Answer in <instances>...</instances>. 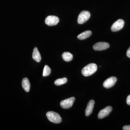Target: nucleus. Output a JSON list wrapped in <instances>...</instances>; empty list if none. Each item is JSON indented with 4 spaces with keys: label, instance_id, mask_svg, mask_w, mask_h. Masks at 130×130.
<instances>
[{
    "label": "nucleus",
    "instance_id": "1",
    "mask_svg": "<svg viewBox=\"0 0 130 130\" xmlns=\"http://www.w3.org/2000/svg\"><path fill=\"white\" fill-rule=\"evenodd\" d=\"M97 70V65L94 63H90L83 68L81 73L84 76L88 77L94 74Z\"/></svg>",
    "mask_w": 130,
    "mask_h": 130
},
{
    "label": "nucleus",
    "instance_id": "2",
    "mask_svg": "<svg viewBox=\"0 0 130 130\" xmlns=\"http://www.w3.org/2000/svg\"><path fill=\"white\" fill-rule=\"evenodd\" d=\"M46 116L48 120L53 123L59 124L62 121V119L60 115L56 112H47L46 113Z\"/></svg>",
    "mask_w": 130,
    "mask_h": 130
},
{
    "label": "nucleus",
    "instance_id": "3",
    "mask_svg": "<svg viewBox=\"0 0 130 130\" xmlns=\"http://www.w3.org/2000/svg\"><path fill=\"white\" fill-rule=\"evenodd\" d=\"M90 17V13L87 11H82L78 17L77 22L80 24L84 23L88 21Z\"/></svg>",
    "mask_w": 130,
    "mask_h": 130
},
{
    "label": "nucleus",
    "instance_id": "4",
    "mask_svg": "<svg viewBox=\"0 0 130 130\" xmlns=\"http://www.w3.org/2000/svg\"><path fill=\"white\" fill-rule=\"evenodd\" d=\"M75 100V98L72 97L61 101L60 103L61 107L63 109L70 108L72 107Z\"/></svg>",
    "mask_w": 130,
    "mask_h": 130
},
{
    "label": "nucleus",
    "instance_id": "5",
    "mask_svg": "<svg viewBox=\"0 0 130 130\" xmlns=\"http://www.w3.org/2000/svg\"><path fill=\"white\" fill-rule=\"evenodd\" d=\"M124 21L123 20L120 19L115 21L111 27V30L113 32L118 31L124 27Z\"/></svg>",
    "mask_w": 130,
    "mask_h": 130
},
{
    "label": "nucleus",
    "instance_id": "6",
    "mask_svg": "<svg viewBox=\"0 0 130 130\" xmlns=\"http://www.w3.org/2000/svg\"><path fill=\"white\" fill-rule=\"evenodd\" d=\"M59 21V19L58 17L55 16H49L45 19V23L47 25L52 26L56 25Z\"/></svg>",
    "mask_w": 130,
    "mask_h": 130
},
{
    "label": "nucleus",
    "instance_id": "7",
    "mask_svg": "<svg viewBox=\"0 0 130 130\" xmlns=\"http://www.w3.org/2000/svg\"><path fill=\"white\" fill-rule=\"evenodd\" d=\"M109 44L106 42H99L94 44L93 48L95 51H103L109 48Z\"/></svg>",
    "mask_w": 130,
    "mask_h": 130
},
{
    "label": "nucleus",
    "instance_id": "8",
    "mask_svg": "<svg viewBox=\"0 0 130 130\" xmlns=\"http://www.w3.org/2000/svg\"><path fill=\"white\" fill-rule=\"evenodd\" d=\"M117 81V79L116 77H110L104 81L103 86L106 88H110L114 86Z\"/></svg>",
    "mask_w": 130,
    "mask_h": 130
},
{
    "label": "nucleus",
    "instance_id": "9",
    "mask_svg": "<svg viewBox=\"0 0 130 130\" xmlns=\"http://www.w3.org/2000/svg\"><path fill=\"white\" fill-rule=\"evenodd\" d=\"M112 110V107L108 106L106 107L105 108L101 110L98 113V117L99 119L104 118L109 115V114Z\"/></svg>",
    "mask_w": 130,
    "mask_h": 130
},
{
    "label": "nucleus",
    "instance_id": "10",
    "mask_svg": "<svg viewBox=\"0 0 130 130\" xmlns=\"http://www.w3.org/2000/svg\"><path fill=\"white\" fill-rule=\"evenodd\" d=\"M94 104L95 101L94 100H91L89 101L85 110V115L86 116H90L92 113Z\"/></svg>",
    "mask_w": 130,
    "mask_h": 130
},
{
    "label": "nucleus",
    "instance_id": "11",
    "mask_svg": "<svg viewBox=\"0 0 130 130\" xmlns=\"http://www.w3.org/2000/svg\"><path fill=\"white\" fill-rule=\"evenodd\" d=\"M32 58L33 60L37 62H40L41 60V56L37 48L35 47L33 50Z\"/></svg>",
    "mask_w": 130,
    "mask_h": 130
},
{
    "label": "nucleus",
    "instance_id": "12",
    "mask_svg": "<svg viewBox=\"0 0 130 130\" xmlns=\"http://www.w3.org/2000/svg\"><path fill=\"white\" fill-rule=\"evenodd\" d=\"M22 85L23 88L26 92H28L30 89V84L29 79L27 78H24L22 80Z\"/></svg>",
    "mask_w": 130,
    "mask_h": 130
},
{
    "label": "nucleus",
    "instance_id": "13",
    "mask_svg": "<svg viewBox=\"0 0 130 130\" xmlns=\"http://www.w3.org/2000/svg\"><path fill=\"white\" fill-rule=\"evenodd\" d=\"M92 35V32L90 30H87L79 34L77 36V38L79 40H84L90 37Z\"/></svg>",
    "mask_w": 130,
    "mask_h": 130
},
{
    "label": "nucleus",
    "instance_id": "14",
    "mask_svg": "<svg viewBox=\"0 0 130 130\" xmlns=\"http://www.w3.org/2000/svg\"><path fill=\"white\" fill-rule=\"evenodd\" d=\"M62 58L65 61L69 62L72 60L73 56L72 54L70 53L69 52H64L62 54Z\"/></svg>",
    "mask_w": 130,
    "mask_h": 130
},
{
    "label": "nucleus",
    "instance_id": "15",
    "mask_svg": "<svg viewBox=\"0 0 130 130\" xmlns=\"http://www.w3.org/2000/svg\"><path fill=\"white\" fill-rule=\"evenodd\" d=\"M67 82V78L64 77L56 79V81H55L54 83L56 86H60L66 84Z\"/></svg>",
    "mask_w": 130,
    "mask_h": 130
},
{
    "label": "nucleus",
    "instance_id": "16",
    "mask_svg": "<svg viewBox=\"0 0 130 130\" xmlns=\"http://www.w3.org/2000/svg\"><path fill=\"white\" fill-rule=\"evenodd\" d=\"M51 72V70L50 68L48 66L46 65L44 66L43 69V77H46L50 74Z\"/></svg>",
    "mask_w": 130,
    "mask_h": 130
},
{
    "label": "nucleus",
    "instance_id": "17",
    "mask_svg": "<svg viewBox=\"0 0 130 130\" xmlns=\"http://www.w3.org/2000/svg\"><path fill=\"white\" fill-rule=\"evenodd\" d=\"M123 130H130V125H125L123 126Z\"/></svg>",
    "mask_w": 130,
    "mask_h": 130
},
{
    "label": "nucleus",
    "instance_id": "18",
    "mask_svg": "<svg viewBox=\"0 0 130 130\" xmlns=\"http://www.w3.org/2000/svg\"><path fill=\"white\" fill-rule=\"evenodd\" d=\"M126 103L128 105H130V95H128L126 99Z\"/></svg>",
    "mask_w": 130,
    "mask_h": 130
},
{
    "label": "nucleus",
    "instance_id": "19",
    "mask_svg": "<svg viewBox=\"0 0 130 130\" xmlns=\"http://www.w3.org/2000/svg\"><path fill=\"white\" fill-rule=\"evenodd\" d=\"M126 55L128 58H130V47L128 49L126 52Z\"/></svg>",
    "mask_w": 130,
    "mask_h": 130
}]
</instances>
